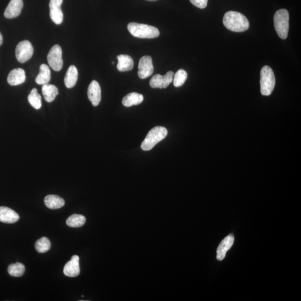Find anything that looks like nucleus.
<instances>
[{
	"label": "nucleus",
	"mask_w": 301,
	"mask_h": 301,
	"mask_svg": "<svg viewBox=\"0 0 301 301\" xmlns=\"http://www.w3.org/2000/svg\"><path fill=\"white\" fill-rule=\"evenodd\" d=\"M223 22L226 29L234 32H243L249 28L247 18L238 12H227L224 15Z\"/></svg>",
	"instance_id": "obj_1"
},
{
	"label": "nucleus",
	"mask_w": 301,
	"mask_h": 301,
	"mask_svg": "<svg viewBox=\"0 0 301 301\" xmlns=\"http://www.w3.org/2000/svg\"><path fill=\"white\" fill-rule=\"evenodd\" d=\"M127 28L132 35L136 38L153 39L160 35L157 28L146 24L131 23L128 24Z\"/></svg>",
	"instance_id": "obj_2"
},
{
	"label": "nucleus",
	"mask_w": 301,
	"mask_h": 301,
	"mask_svg": "<svg viewBox=\"0 0 301 301\" xmlns=\"http://www.w3.org/2000/svg\"><path fill=\"white\" fill-rule=\"evenodd\" d=\"M167 133L168 132L164 127L157 126L152 128L142 142L141 149L144 151L151 150L158 143L165 139Z\"/></svg>",
	"instance_id": "obj_3"
},
{
	"label": "nucleus",
	"mask_w": 301,
	"mask_h": 301,
	"mask_svg": "<svg viewBox=\"0 0 301 301\" xmlns=\"http://www.w3.org/2000/svg\"><path fill=\"white\" fill-rule=\"evenodd\" d=\"M260 83L261 95H270L275 87V78L273 71L269 66H265L261 69Z\"/></svg>",
	"instance_id": "obj_4"
},
{
	"label": "nucleus",
	"mask_w": 301,
	"mask_h": 301,
	"mask_svg": "<svg viewBox=\"0 0 301 301\" xmlns=\"http://www.w3.org/2000/svg\"><path fill=\"white\" fill-rule=\"evenodd\" d=\"M289 13L285 9L276 12L274 16V25L276 32L282 39L287 38L289 31Z\"/></svg>",
	"instance_id": "obj_5"
},
{
	"label": "nucleus",
	"mask_w": 301,
	"mask_h": 301,
	"mask_svg": "<svg viewBox=\"0 0 301 301\" xmlns=\"http://www.w3.org/2000/svg\"><path fill=\"white\" fill-rule=\"evenodd\" d=\"M47 59L49 66L54 71H60L63 66L61 47L59 45L54 46L48 54Z\"/></svg>",
	"instance_id": "obj_6"
},
{
	"label": "nucleus",
	"mask_w": 301,
	"mask_h": 301,
	"mask_svg": "<svg viewBox=\"0 0 301 301\" xmlns=\"http://www.w3.org/2000/svg\"><path fill=\"white\" fill-rule=\"evenodd\" d=\"M34 53V48L31 42L24 41L20 42L17 47L16 54L19 62L24 63L32 57Z\"/></svg>",
	"instance_id": "obj_7"
},
{
	"label": "nucleus",
	"mask_w": 301,
	"mask_h": 301,
	"mask_svg": "<svg viewBox=\"0 0 301 301\" xmlns=\"http://www.w3.org/2000/svg\"><path fill=\"white\" fill-rule=\"evenodd\" d=\"M174 73L170 71L165 76L156 75L151 78L150 85L153 88H166L173 81Z\"/></svg>",
	"instance_id": "obj_8"
},
{
	"label": "nucleus",
	"mask_w": 301,
	"mask_h": 301,
	"mask_svg": "<svg viewBox=\"0 0 301 301\" xmlns=\"http://www.w3.org/2000/svg\"><path fill=\"white\" fill-rule=\"evenodd\" d=\"M154 72L152 59L150 56H144L140 59L139 64L138 75L141 79H145L151 76Z\"/></svg>",
	"instance_id": "obj_9"
},
{
	"label": "nucleus",
	"mask_w": 301,
	"mask_h": 301,
	"mask_svg": "<svg viewBox=\"0 0 301 301\" xmlns=\"http://www.w3.org/2000/svg\"><path fill=\"white\" fill-rule=\"evenodd\" d=\"M63 0H50V17L52 21L57 25H60L63 21V13L61 6Z\"/></svg>",
	"instance_id": "obj_10"
},
{
	"label": "nucleus",
	"mask_w": 301,
	"mask_h": 301,
	"mask_svg": "<svg viewBox=\"0 0 301 301\" xmlns=\"http://www.w3.org/2000/svg\"><path fill=\"white\" fill-rule=\"evenodd\" d=\"M64 274L67 277H76L80 274V257L73 255L70 261L64 266Z\"/></svg>",
	"instance_id": "obj_11"
},
{
	"label": "nucleus",
	"mask_w": 301,
	"mask_h": 301,
	"mask_svg": "<svg viewBox=\"0 0 301 301\" xmlns=\"http://www.w3.org/2000/svg\"><path fill=\"white\" fill-rule=\"evenodd\" d=\"M88 97L93 106H97L101 101V89L99 83L92 81L88 89Z\"/></svg>",
	"instance_id": "obj_12"
},
{
	"label": "nucleus",
	"mask_w": 301,
	"mask_h": 301,
	"mask_svg": "<svg viewBox=\"0 0 301 301\" xmlns=\"http://www.w3.org/2000/svg\"><path fill=\"white\" fill-rule=\"evenodd\" d=\"M23 5V0H11L5 11V17L7 19L18 17L21 14Z\"/></svg>",
	"instance_id": "obj_13"
},
{
	"label": "nucleus",
	"mask_w": 301,
	"mask_h": 301,
	"mask_svg": "<svg viewBox=\"0 0 301 301\" xmlns=\"http://www.w3.org/2000/svg\"><path fill=\"white\" fill-rule=\"evenodd\" d=\"M20 216L16 211L6 206H0V222L7 224L16 223Z\"/></svg>",
	"instance_id": "obj_14"
},
{
	"label": "nucleus",
	"mask_w": 301,
	"mask_h": 301,
	"mask_svg": "<svg viewBox=\"0 0 301 301\" xmlns=\"http://www.w3.org/2000/svg\"><path fill=\"white\" fill-rule=\"evenodd\" d=\"M234 237L233 234H230L221 241L218 249L216 250V258L218 260H223L225 258L227 251H228L233 245Z\"/></svg>",
	"instance_id": "obj_15"
},
{
	"label": "nucleus",
	"mask_w": 301,
	"mask_h": 301,
	"mask_svg": "<svg viewBox=\"0 0 301 301\" xmlns=\"http://www.w3.org/2000/svg\"><path fill=\"white\" fill-rule=\"evenodd\" d=\"M26 80V72L22 68L14 69L10 72L8 77V82L12 86L22 85Z\"/></svg>",
	"instance_id": "obj_16"
},
{
	"label": "nucleus",
	"mask_w": 301,
	"mask_h": 301,
	"mask_svg": "<svg viewBox=\"0 0 301 301\" xmlns=\"http://www.w3.org/2000/svg\"><path fill=\"white\" fill-rule=\"evenodd\" d=\"M44 203L48 208L58 209L65 205V201L60 196L55 195H49L45 197Z\"/></svg>",
	"instance_id": "obj_17"
},
{
	"label": "nucleus",
	"mask_w": 301,
	"mask_h": 301,
	"mask_svg": "<svg viewBox=\"0 0 301 301\" xmlns=\"http://www.w3.org/2000/svg\"><path fill=\"white\" fill-rule=\"evenodd\" d=\"M78 72L77 68L75 66H71L68 68L64 78V83L68 88L75 87L78 81Z\"/></svg>",
	"instance_id": "obj_18"
},
{
	"label": "nucleus",
	"mask_w": 301,
	"mask_h": 301,
	"mask_svg": "<svg viewBox=\"0 0 301 301\" xmlns=\"http://www.w3.org/2000/svg\"><path fill=\"white\" fill-rule=\"evenodd\" d=\"M118 64L117 69L120 72H127L132 70L133 65V61L132 58L127 55H120L117 57Z\"/></svg>",
	"instance_id": "obj_19"
},
{
	"label": "nucleus",
	"mask_w": 301,
	"mask_h": 301,
	"mask_svg": "<svg viewBox=\"0 0 301 301\" xmlns=\"http://www.w3.org/2000/svg\"><path fill=\"white\" fill-rule=\"evenodd\" d=\"M42 93L45 100L51 103L55 100L56 97L58 95V89L56 86L45 84L43 85Z\"/></svg>",
	"instance_id": "obj_20"
},
{
	"label": "nucleus",
	"mask_w": 301,
	"mask_h": 301,
	"mask_svg": "<svg viewBox=\"0 0 301 301\" xmlns=\"http://www.w3.org/2000/svg\"><path fill=\"white\" fill-rule=\"evenodd\" d=\"M144 101V96L141 94L133 92L128 94L123 98L122 104L123 106L130 107L134 105H140Z\"/></svg>",
	"instance_id": "obj_21"
},
{
	"label": "nucleus",
	"mask_w": 301,
	"mask_h": 301,
	"mask_svg": "<svg viewBox=\"0 0 301 301\" xmlns=\"http://www.w3.org/2000/svg\"><path fill=\"white\" fill-rule=\"evenodd\" d=\"M51 72L49 67L46 64H42L40 72L36 79V82L39 85H44L51 81Z\"/></svg>",
	"instance_id": "obj_22"
},
{
	"label": "nucleus",
	"mask_w": 301,
	"mask_h": 301,
	"mask_svg": "<svg viewBox=\"0 0 301 301\" xmlns=\"http://www.w3.org/2000/svg\"><path fill=\"white\" fill-rule=\"evenodd\" d=\"M86 219L85 216L80 214H73L69 217L66 223L68 226L72 228H80L86 223Z\"/></svg>",
	"instance_id": "obj_23"
},
{
	"label": "nucleus",
	"mask_w": 301,
	"mask_h": 301,
	"mask_svg": "<svg viewBox=\"0 0 301 301\" xmlns=\"http://www.w3.org/2000/svg\"><path fill=\"white\" fill-rule=\"evenodd\" d=\"M28 101L31 106L36 110L42 107V97L38 92L36 88H34L28 96Z\"/></svg>",
	"instance_id": "obj_24"
},
{
	"label": "nucleus",
	"mask_w": 301,
	"mask_h": 301,
	"mask_svg": "<svg viewBox=\"0 0 301 301\" xmlns=\"http://www.w3.org/2000/svg\"><path fill=\"white\" fill-rule=\"evenodd\" d=\"M8 273L13 277H21L26 271V267L21 263H16L10 264L8 269Z\"/></svg>",
	"instance_id": "obj_25"
},
{
	"label": "nucleus",
	"mask_w": 301,
	"mask_h": 301,
	"mask_svg": "<svg viewBox=\"0 0 301 301\" xmlns=\"http://www.w3.org/2000/svg\"><path fill=\"white\" fill-rule=\"evenodd\" d=\"M35 247L39 253L47 252L51 248L50 240L47 237H42L36 241Z\"/></svg>",
	"instance_id": "obj_26"
},
{
	"label": "nucleus",
	"mask_w": 301,
	"mask_h": 301,
	"mask_svg": "<svg viewBox=\"0 0 301 301\" xmlns=\"http://www.w3.org/2000/svg\"><path fill=\"white\" fill-rule=\"evenodd\" d=\"M187 73L184 70H180L177 71L175 76L174 80V85L176 87H180L184 85L187 80Z\"/></svg>",
	"instance_id": "obj_27"
},
{
	"label": "nucleus",
	"mask_w": 301,
	"mask_h": 301,
	"mask_svg": "<svg viewBox=\"0 0 301 301\" xmlns=\"http://www.w3.org/2000/svg\"><path fill=\"white\" fill-rule=\"evenodd\" d=\"M192 5L200 9H204L207 7L208 0H190Z\"/></svg>",
	"instance_id": "obj_28"
},
{
	"label": "nucleus",
	"mask_w": 301,
	"mask_h": 301,
	"mask_svg": "<svg viewBox=\"0 0 301 301\" xmlns=\"http://www.w3.org/2000/svg\"><path fill=\"white\" fill-rule=\"evenodd\" d=\"M3 43V37L2 34L0 32V46H1Z\"/></svg>",
	"instance_id": "obj_29"
},
{
	"label": "nucleus",
	"mask_w": 301,
	"mask_h": 301,
	"mask_svg": "<svg viewBox=\"0 0 301 301\" xmlns=\"http://www.w3.org/2000/svg\"><path fill=\"white\" fill-rule=\"evenodd\" d=\"M147 1H150V2H155V1H157V0H147Z\"/></svg>",
	"instance_id": "obj_30"
}]
</instances>
